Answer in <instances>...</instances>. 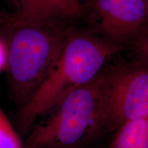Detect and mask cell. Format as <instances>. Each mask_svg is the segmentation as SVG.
I'll return each instance as SVG.
<instances>
[{
    "mask_svg": "<svg viewBox=\"0 0 148 148\" xmlns=\"http://www.w3.org/2000/svg\"><path fill=\"white\" fill-rule=\"evenodd\" d=\"M12 15L0 30L4 43L8 94L17 106L30 100L50 73L75 25Z\"/></svg>",
    "mask_w": 148,
    "mask_h": 148,
    "instance_id": "1",
    "label": "cell"
},
{
    "mask_svg": "<svg viewBox=\"0 0 148 148\" xmlns=\"http://www.w3.org/2000/svg\"><path fill=\"white\" fill-rule=\"evenodd\" d=\"M122 50L86 26L75 25L50 73L30 100L18 109L15 127L19 134H28L42 114L70 92L95 79Z\"/></svg>",
    "mask_w": 148,
    "mask_h": 148,
    "instance_id": "2",
    "label": "cell"
},
{
    "mask_svg": "<svg viewBox=\"0 0 148 148\" xmlns=\"http://www.w3.org/2000/svg\"><path fill=\"white\" fill-rule=\"evenodd\" d=\"M107 132L98 75L42 114L27 134L24 148H80Z\"/></svg>",
    "mask_w": 148,
    "mask_h": 148,
    "instance_id": "3",
    "label": "cell"
},
{
    "mask_svg": "<svg viewBox=\"0 0 148 148\" xmlns=\"http://www.w3.org/2000/svg\"><path fill=\"white\" fill-rule=\"evenodd\" d=\"M113 58L99 75L108 132L148 116V64Z\"/></svg>",
    "mask_w": 148,
    "mask_h": 148,
    "instance_id": "4",
    "label": "cell"
},
{
    "mask_svg": "<svg viewBox=\"0 0 148 148\" xmlns=\"http://www.w3.org/2000/svg\"><path fill=\"white\" fill-rule=\"evenodd\" d=\"M84 23L123 49L148 27V0H82Z\"/></svg>",
    "mask_w": 148,
    "mask_h": 148,
    "instance_id": "5",
    "label": "cell"
},
{
    "mask_svg": "<svg viewBox=\"0 0 148 148\" xmlns=\"http://www.w3.org/2000/svg\"><path fill=\"white\" fill-rule=\"evenodd\" d=\"M18 18L55 20L70 23L84 22L82 0H16Z\"/></svg>",
    "mask_w": 148,
    "mask_h": 148,
    "instance_id": "6",
    "label": "cell"
},
{
    "mask_svg": "<svg viewBox=\"0 0 148 148\" xmlns=\"http://www.w3.org/2000/svg\"><path fill=\"white\" fill-rule=\"evenodd\" d=\"M108 148H148V116L121 125Z\"/></svg>",
    "mask_w": 148,
    "mask_h": 148,
    "instance_id": "7",
    "label": "cell"
},
{
    "mask_svg": "<svg viewBox=\"0 0 148 148\" xmlns=\"http://www.w3.org/2000/svg\"><path fill=\"white\" fill-rule=\"evenodd\" d=\"M0 148H24L19 132L0 106Z\"/></svg>",
    "mask_w": 148,
    "mask_h": 148,
    "instance_id": "8",
    "label": "cell"
},
{
    "mask_svg": "<svg viewBox=\"0 0 148 148\" xmlns=\"http://www.w3.org/2000/svg\"><path fill=\"white\" fill-rule=\"evenodd\" d=\"M127 49L130 51L133 60L148 64V27L136 36Z\"/></svg>",
    "mask_w": 148,
    "mask_h": 148,
    "instance_id": "9",
    "label": "cell"
},
{
    "mask_svg": "<svg viewBox=\"0 0 148 148\" xmlns=\"http://www.w3.org/2000/svg\"><path fill=\"white\" fill-rule=\"evenodd\" d=\"M11 15H12V13L0 10V30L2 29L3 25L8 21Z\"/></svg>",
    "mask_w": 148,
    "mask_h": 148,
    "instance_id": "10",
    "label": "cell"
},
{
    "mask_svg": "<svg viewBox=\"0 0 148 148\" xmlns=\"http://www.w3.org/2000/svg\"><path fill=\"white\" fill-rule=\"evenodd\" d=\"M80 148H93V147H90V146L88 145V146H86V147H80Z\"/></svg>",
    "mask_w": 148,
    "mask_h": 148,
    "instance_id": "11",
    "label": "cell"
}]
</instances>
